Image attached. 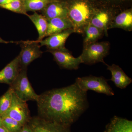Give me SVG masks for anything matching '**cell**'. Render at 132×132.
Returning <instances> with one entry per match:
<instances>
[{"label": "cell", "instance_id": "cell-1", "mask_svg": "<svg viewBox=\"0 0 132 132\" xmlns=\"http://www.w3.org/2000/svg\"><path fill=\"white\" fill-rule=\"evenodd\" d=\"M39 117L70 126L86 110L88 106L87 92L75 82L39 95L36 101Z\"/></svg>", "mask_w": 132, "mask_h": 132}, {"label": "cell", "instance_id": "cell-2", "mask_svg": "<svg viewBox=\"0 0 132 132\" xmlns=\"http://www.w3.org/2000/svg\"><path fill=\"white\" fill-rule=\"evenodd\" d=\"M68 17L74 32L82 34L97 7L88 0H72L70 3H68Z\"/></svg>", "mask_w": 132, "mask_h": 132}, {"label": "cell", "instance_id": "cell-3", "mask_svg": "<svg viewBox=\"0 0 132 132\" xmlns=\"http://www.w3.org/2000/svg\"><path fill=\"white\" fill-rule=\"evenodd\" d=\"M27 70V68L21 69L17 78L10 87L14 93L21 100L26 102L29 101L36 102L39 95L36 94L29 81Z\"/></svg>", "mask_w": 132, "mask_h": 132}, {"label": "cell", "instance_id": "cell-4", "mask_svg": "<svg viewBox=\"0 0 132 132\" xmlns=\"http://www.w3.org/2000/svg\"><path fill=\"white\" fill-rule=\"evenodd\" d=\"M110 44L108 42H95L83 47L80 57L82 63L92 65L98 62L105 64L104 59L108 54Z\"/></svg>", "mask_w": 132, "mask_h": 132}, {"label": "cell", "instance_id": "cell-5", "mask_svg": "<svg viewBox=\"0 0 132 132\" xmlns=\"http://www.w3.org/2000/svg\"><path fill=\"white\" fill-rule=\"evenodd\" d=\"M107 81L102 76H89L77 78L75 83L84 92H87L88 90H92L99 93L112 96L114 95V92Z\"/></svg>", "mask_w": 132, "mask_h": 132}, {"label": "cell", "instance_id": "cell-6", "mask_svg": "<svg viewBox=\"0 0 132 132\" xmlns=\"http://www.w3.org/2000/svg\"><path fill=\"white\" fill-rule=\"evenodd\" d=\"M1 116L9 117L23 126L30 120L29 111L27 102L19 99L14 92L9 108Z\"/></svg>", "mask_w": 132, "mask_h": 132}, {"label": "cell", "instance_id": "cell-7", "mask_svg": "<svg viewBox=\"0 0 132 132\" xmlns=\"http://www.w3.org/2000/svg\"><path fill=\"white\" fill-rule=\"evenodd\" d=\"M21 52L19 55L21 69L27 68L28 66L36 59L40 57L43 52L40 45L36 41L21 42Z\"/></svg>", "mask_w": 132, "mask_h": 132}, {"label": "cell", "instance_id": "cell-8", "mask_svg": "<svg viewBox=\"0 0 132 132\" xmlns=\"http://www.w3.org/2000/svg\"><path fill=\"white\" fill-rule=\"evenodd\" d=\"M57 64L61 68L68 70H77L82 63L80 56L74 57L65 47L61 49L48 50Z\"/></svg>", "mask_w": 132, "mask_h": 132}, {"label": "cell", "instance_id": "cell-9", "mask_svg": "<svg viewBox=\"0 0 132 132\" xmlns=\"http://www.w3.org/2000/svg\"><path fill=\"white\" fill-rule=\"evenodd\" d=\"M28 126L31 132H71L70 127L47 120L40 117L30 119Z\"/></svg>", "mask_w": 132, "mask_h": 132}, {"label": "cell", "instance_id": "cell-10", "mask_svg": "<svg viewBox=\"0 0 132 132\" xmlns=\"http://www.w3.org/2000/svg\"><path fill=\"white\" fill-rule=\"evenodd\" d=\"M103 7L97 8L90 23L107 36L109 27L115 15L112 9Z\"/></svg>", "mask_w": 132, "mask_h": 132}, {"label": "cell", "instance_id": "cell-11", "mask_svg": "<svg viewBox=\"0 0 132 132\" xmlns=\"http://www.w3.org/2000/svg\"><path fill=\"white\" fill-rule=\"evenodd\" d=\"M74 31L72 29H67L61 32L48 36L40 41L36 40L40 46H46L48 50H57L65 48V43L68 38Z\"/></svg>", "mask_w": 132, "mask_h": 132}, {"label": "cell", "instance_id": "cell-12", "mask_svg": "<svg viewBox=\"0 0 132 132\" xmlns=\"http://www.w3.org/2000/svg\"><path fill=\"white\" fill-rule=\"evenodd\" d=\"M42 10L43 15L47 20L57 17H68V3L53 0Z\"/></svg>", "mask_w": 132, "mask_h": 132}, {"label": "cell", "instance_id": "cell-13", "mask_svg": "<svg viewBox=\"0 0 132 132\" xmlns=\"http://www.w3.org/2000/svg\"><path fill=\"white\" fill-rule=\"evenodd\" d=\"M21 70L19 55L0 71V83L12 85Z\"/></svg>", "mask_w": 132, "mask_h": 132}, {"label": "cell", "instance_id": "cell-14", "mask_svg": "<svg viewBox=\"0 0 132 132\" xmlns=\"http://www.w3.org/2000/svg\"><path fill=\"white\" fill-rule=\"evenodd\" d=\"M106 65L107 69L111 72L112 78L110 80L114 82L117 87L120 89H125L132 82V80L128 76L120 67L113 64L111 65Z\"/></svg>", "mask_w": 132, "mask_h": 132}, {"label": "cell", "instance_id": "cell-15", "mask_svg": "<svg viewBox=\"0 0 132 132\" xmlns=\"http://www.w3.org/2000/svg\"><path fill=\"white\" fill-rule=\"evenodd\" d=\"M119 28L127 31L132 30V10H124L115 15L109 27L110 29Z\"/></svg>", "mask_w": 132, "mask_h": 132}, {"label": "cell", "instance_id": "cell-16", "mask_svg": "<svg viewBox=\"0 0 132 132\" xmlns=\"http://www.w3.org/2000/svg\"><path fill=\"white\" fill-rule=\"evenodd\" d=\"M48 27L46 37L72 29L68 17H57L47 20Z\"/></svg>", "mask_w": 132, "mask_h": 132}, {"label": "cell", "instance_id": "cell-17", "mask_svg": "<svg viewBox=\"0 0 132 132\" xmlns=\"http://www.w3.org/2000/svg\"><path fill=\"white\" fill-rule=\"evenodd\" d=\"M104 132H132V121L114 116L107 125Z\"/></svg>", "mask_w": 132, "mask_h": 132}, {"label": "cell", "instance_id": "cell-18", "mask_svg": "<svg viewBox=\"0 0 132 132\" xmlns=\"http://www.w3.org/2000/svg\"><path fill=\"white\" fill-rule=\"evenodd\" d=\"M35 26L38 31L39 37L37 41L43 39L46 37L47 31L48 21L44 15L34 12L33 14L27 16Z\"/></svg>", "mask_w": 132, "mask_h": 132}, {"label": "cell", "instance_id": "cell-19", "mask_svg": "<svg viewBox=\"0 0 132 132\" xmlns=\"http://www.w3.org/2000/svg\"><path fill=\"white\" fill-rule=\"evenodd\" d=\"M82 34H84L83 47L96 42L104 35V34L96 27L89 23L84 29Z\"/></svg>", "mask_w": 132, "mask_h": 132}, {"label": "cell", "instance_id": "cell-20", "mask_svg": "<svg viewBox=\"0 0 132 132\" xmlns=\"http://www.w3.org/2000/svg\"><path fill=\"white\" fill-rule=\"evenodd\" d=\"M53 0H23L24 9L26 12H35L43 10Z\"/></svg>", "mask_w": 132, "mask_h": 132}, {"label": "cell", "instance_id": "cell-21", "mask_svg": "<svg viewBox=\"0 0 132 132\" xmlns=\"http://www.w3.org/2000/svg\"><path fill=\"white\" fill-rule=\"evenodd\" d=\"M13 91L10 87L6 92L0 98V115H2L9 108L12 103Z\"/></svg>", "mask_w": 132, "mask_h": 132}, {"label": "cell", "instance_id": "cell-22", "mask_svg": "<svg viewBox=\"0 0 132 132\" xmlns=\"http://www.w3.org/2000/svg\"><path fill=\"white\" fill-rule=\"evenodd\" d=\"M0 7L17 13L28 15L24 9L23 0H14L7 4L0 5Z\"/></svg>", "mask_w": 132, "mask_h": 132}, {"label": "cell", "instance_id": "cell-23", "mask_svg": "<svg viewBox=\"0 0 132 132\" xmlns=\"http://www.w3.org/2000/svg\"><path fill=\"white\" fill-rule=\"evenodd\" d=\"M2 118L3 126L9 132H19L23 125L18 121L6 116H1Z\"/></svg>", "mask_w": 132, "mask_h": 132}, {"label": "cell", "instance_id": "cell-24", "mask_svg": "<svg viewBox=\"0 0 132 132\" xmlns=\"http://www.w3.org/2000/svg\"><path fill=\"white\" fill-rule=\"evenodd\" d=\"M101 4L104 5V7L112 9L119 5H122L125 3L128 2L130 0H97Z\"/></svg>", "mask_w": 132, "mask_h": 132}, {"label": "cell", "instance_id": "cell-25", "mask_svg": "<svg viewBox=\"0 0 132 132\" xmlns=\"http://www.w3.org/2000/svg\"><path fill=\"white\" fill-rule=\"evenodd\" d=\"M19 132H31V131L28 125H26L22 128Z\"/></svg>", "mask_w": 132, "mask_h": 132}, {"label": "cell", "instance_id": "cell-26", "mask_svg": "<svg viewBox=\"0 0 132 132\" xmlns=\"http://www.w3.org/2000/svg\"><path fill=\"white\" fill-rule=\"evenodd\" d=\"M14 1V0H0V5H5Z\"/></svg>", "mask_w": 132, "mask_h": 132}, {"label": "cell", "instance_id": "cell-27", "mask_svg": "<svg viewBox=\"0 0 132 132\" xmlns=\"http://www.w3.org/2000/svg\"><path fill=\"white\" fill-rule=\"evenodd\" d=\"M0 132H9L7 129L3 126H0Z\"/></svg>", "mask_w": 132, "mask_h": 132}, {"label": "cell", "instance_id": "cell-28", "mask_svg": "<svg viewBox=\"0 0 132 132\" xmlns=\"http://www.w3.org/2000/svg\"><path fill=\"white\" fill-rule=\"evenodd\" d=\"M13 42H9L6 41L3 39L1 38L0 37V43H6V44H7V43H14Z\"/></svg>", "mask_w": 132, "mask_h": 132}, {"label": "cell", "instance_id": "cell-29", "mask_svg": "<svg viewBox=\"0 0 132 132\" xmlns=\"http://www.w3.org/2000/svg\"><path fill=\"white\" fill-rule=\"evenodd\" d=\"M3 126L2 118L1 116L0 115V126Z\"/></svg>", "mask_w": 132, "mask_h": 132}, {"label": "cell", "instance_id": "cell-30", "mask_svg": "<svg viewBox=\"0 0 132 132\" xmlns=\"http://www.w3.org/2000/svg\"><path fill=\"white\" fill-rule=\"evenodd\" d=\"M53 1H59V0H53Z\"/></svg>", "mask_w": 132, "mask_h": 132}]
</instances>
